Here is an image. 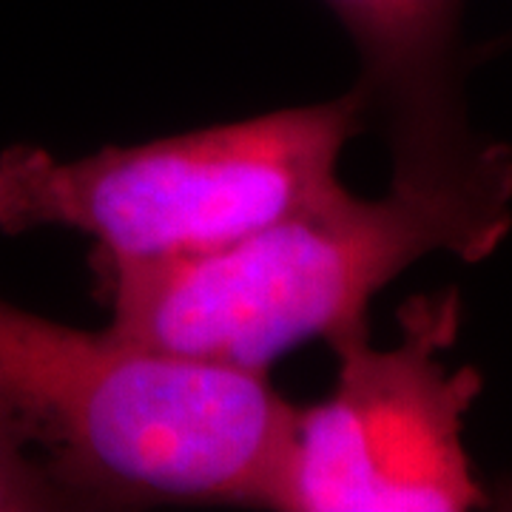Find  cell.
<instances>
[{
	"label": "cell",
	"mask_w": 512,
	"mask_h": 512,
	"mask_svg": "<svg viewBox=\"0 0 512 512\" xmlns=\"http://www.w3.org/2000/svg\"><path fill=\"white\" fill-rule=\"evenodd\" d=\"M293 413L268 373L69 328L0 299V424L80 510H271Z\"/></svg>",
	"instance_id": "6da1fadb"
},
{
	"label": "cell",
	"mask_w": 512,
	"mask_h": 512,
	"mask_svg": "<svg viewBox=\"0 0 512 512\" xmlns=\"http://www.w3.org/2000/svg\"><path fill=\"white\" fill-rule=\"evenodd\" d=\"M512 231V211L390 185L365 200L339 180L279 220L211 254L160 265H94L111 333L217 365L268 373L322 339L370 333L367 308L430 254L481 262Z\"/></svg>",
	"instance_id": "7a4b0ae2"
},
{
	"label": "cell",
	"mask_w": 512,
	"mask_h": 512,
	"mask_svg": "<svg viewBox=\"0 0 512 512\" xmlns=\"http://www.w3.org/2000/svg\"><path fill=\"white\" fill-rule=\"evenodd\" d=\"M365 128L353 89L74 160L18 143L0 154V231L86 234L92 268L211 254L339 180V157Z\"/></svg>",
	"instance_id": "3957f363"
},
{
	"label": "cell",
	"mask_w": 512,
	"mask_h": 512,
	"mask_svg": "<svg viewBox=\"0 0 512 512\" xmlns=\"http://www.w3.org/2000/svg\"><path fill=\"white\" fill-rule=\"evenodd\" d=\"M461 291L416 293L399 308V342L370 333L333 345L328 399L296 407L276 473L279 512H467L490 507L464 447L484 390L476 367L447 370L461 333Z\"/></svg>",
	"instance_id": "277c9868"
},
{
	"label": "cell",
	"mask_w": 512,
	"mask_h": 512,
	"mask_svg": "<svg viewBox=\"0 0 512 512\" xmlns=\"http://www.w3.org/2000/svg\"><path fill=\"white\" fill-rule=\"evenodd\" d=\"M325 3L356 46V92L390 151V185L512 205V146L470 120L464 0Z\"/></svg>",
	"instance_id": "5b68a950"
},
{
	"label": "cell",
	"mask_w": 512,
	"mask_h": 512,
	"mask_svg": "<svg viewBox=\"0 0 512 512\" xmlns=\"http://www.w3.org/2000/svg\"><path fill=\"white\" fill-rule=\"evenodd\" d=\"M26 510H77V504L0 424V512Z\"/></svg>",
	"instance_id": "8992f818"
},
{
	"label": "cell",
	"mask_w": 512,
	"mask_h": 512,
	"mask_svg": "<svg viewBox=\"0 0 512 512\" xmlns=\"http://www.w3.org/2000/svg\"><path fill=\"white\" fill-rule=\"evenodd\" d=\"M490 507H495V510H512V476L501 478L490 490Z\"/></svg>",
	"instance_id": "52a82bcc"
}]
</instances>
